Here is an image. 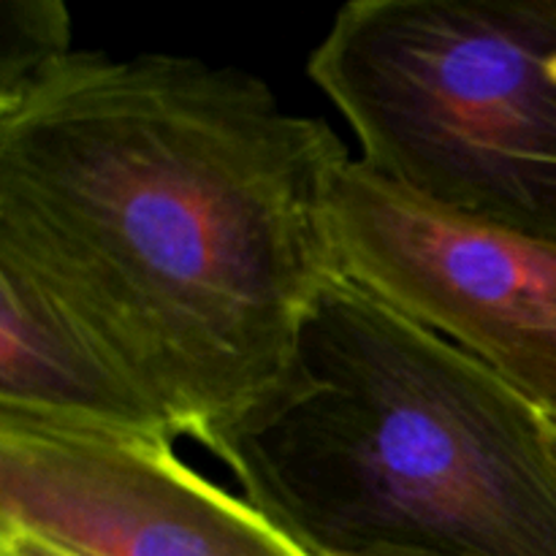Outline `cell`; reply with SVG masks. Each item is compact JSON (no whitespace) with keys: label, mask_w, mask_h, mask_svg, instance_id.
<instances>
[{"label":"cell","mask_w":556,"mask_h":556,"mask_svg":"<svg viewBox=\"0 0 556 556\" xmlns=\"http://www.w3.org/2000/svg\"><path fill=\"white\" fill-rule=\"evenodd\" d=\"M345 144L264 79L76 49L0 109V261L36 280L174 438L286 375L334 277Z\"/></svg>","instance_id":"6da1fadb"},{"label":"cell","mask_w":556,"mask_h":556,"mask_svg":"<svg viewBox=\"0 0 556 556\" xmlns=\"http://www.w3.org/2000/svg\"><path fill=\"white\" fill-rule=\"evenodd\" d=\"M76 49L58 0H0V109L20 101Z\"/></svg>","instance_id":"52a82bcc"},{"label":"cell","mask_w":556,"mask_h":556,"mask_svg":"<svg viewBox=\"0 0 556 556\" xmlns=\"http://www.w3.org/2000/svg\"><path fill=\"white\" fill-rule=\"evenodd\" d=\"M174 443L0 429V530L71 556H313Z\"/></svg>","instance_id":"5b68a950"},{"label":"cell","mask_w":556,"mask_h":556,"mask_svg":"<svg viewBox=\"0 0 556 556\" xmlns=\"http://www.w3.org/2000/svg\"><path fill=\"white\" fill-rule=\"evenodd\" d=\"M201 445L313 556H556V424L342 275Z\"/></svg>","instance_id":"7a4b0ae2"},{"label":"cell","mask_w":556,"mask_h":556,"mask_svg":"<svg viewBox=\"0 0 556 556\" xmlns=\"http://www.w3.org/2000/svg\"><path fill=\"white\" fill-rule=\"evenodd\" d=\"M340 275L438 331L556 424V244L462 220L356 161L331 190Z\"/></svg>","instance_id":"277c9868"},{"label":"cell","mask_w":556,"mask_h":556,"mask_svg":"<svg viewBox=\"0 0 556 556\" xmlns=\"http://www.w3.org/2000/svg\"><path fill=\"white\" fill-rule=\"evenodd\" d=\"M0 556H71L63 548L43 543L38 538L25 535V532L0 530Z\"/></svg>","instance_id":"ba28073f"},{"label":"cell","mask_w":556,"mask_h":556,"mask_svg":"<svg viewBox=\"0 0 556 556\" xmlns=\"http://www.w3.org/2000/svg\"><path fill=\"white\" fill-rule=\"evenodd\" d=\"M0 429L174 438L98 342L36 280L3 261Z\"/></svg>","instance_id":"8992f818"},{"label":"cell","mask_w":556,"mask_h":556,"mask_svg":"<svg viewBox=\"0 0 556 556\" xmlns=\"http://www.w3.org/2000/svg\"><path fill=\"white\" fill-rule=\"evenodd\" d=\"M307 74L386 185L556 244V0H353Z\"/></svg>","instance_id":"3957f363"}]
</instances>
